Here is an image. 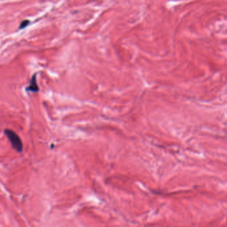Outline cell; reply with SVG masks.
Instances as JSON below:
<instances>
[{"label":"cell","instance_id":"1","mask_svg":"<svg viewBox=\"0 0 227 227\" xmlns=\"http://www.w3.org/2000/svg\"><path fill=\"white\" fill-rule=\"evenodd\" d=\"M4 133L10 141L13 148L18 153H21L23 149V145L19 135L12 130L8 129L4 130Z\"/></svg>","mask_w":227,"mask_h":227},{"label":"cell","instance_id":"3","mask_svg":"<svg viewBox=\"0 0 227 227\" xmlns=\"http://www.w3.org/2000/svg\"><path fill=\"white\" fill-rule=\"evenodd\" d=\"M29 24H30V21L29 20H23V21L21 22V24L19 25V29H25V27H27V26H28Z\"/></svg>","mask_w":227,"mask_h":227},{"label":"cell","instance_id":"2","mask_svg":"<svg viewBox=\"0 0 227 227\" xmlns=\"http://www.w3.org/2000/svg\"><path fill=\"white\" fill-rule=\"evenodd\" d=\"M27 91H31V92H38L39 87L37 83V79H36V75H33L31 77V81L29 82V86L26 88Z\"/></svg>","mask_w":227,"mask_h":227}]
</instances>
